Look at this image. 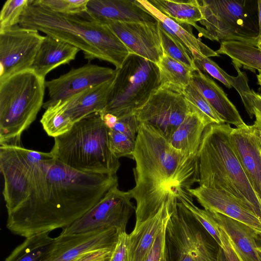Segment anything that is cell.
Masks as SVG:
<instances>
[{
    "label": "cell",
    "instance_id": "obj_1",
    "mask_svg": "<svg viewBox=\"0 0 261 261\" xmlns=\"http://www.w3.org/2000/svg\"><path fill=\"white\" fill-rule=\"evenodd\" d=\"M7 228L28 238L69 226L118 185L117 175L74 170L49 152L0 144Z\"/></svg>",
    "mask_w": 261,
    "mask_h": 261
},
{
    "label": "cell",
    "instance_id": "obj_2",
    "mask_svg": "<svg viewBox=\"0 0 261 261\" xmlns=\"http://www.w3.org/2000/svg\"><path fill=\"white\" fill-rule=\"evenodd\" d=\"M135 186L128 190L136 202L134 228L156 215L169 197L188 191L199 181L197 155L173 148L153 126L141 123L133 154Z\"/></svg>",
    "mask_w": 261,
    "mask_h": 261
},
{
    "label": "cell",
    "instance_id": "obj_3",
    "mask_svg": "<svg viewBox=\"0 0 261 261\" xmlns=\"http://www.w3.org/2000/svg\"><path fill=\"white\" fill-rule=\"evenodd\" d=\"M19 25L66 42L82 50L89 62L105 61L120 68L131 51L107 25L83 15L53 11L31 0Z\"/></svg>",
    "mask_w": 261,
    "mask_h": 261
},
{
    "label": "cell",
    "instance_id": "obj_4",
    "mask_svg": "<svg viewBox=\"0 0 261 261\" xmlns=\"http://www.w3.org/2000/svg\"><path fill=\"white\" fill-rule=\"evenodd\" d=\"M229 124H211L203 133L197 156L199 185L225 191L261 219V201L232 148Z\"/></svg>",
    "mask_w": 261,
    "mask_h": 261
},
{
    "label": "cell",
    "instance_id": "obj_5",
    "mask_svg": "<svg viewBox=\"0 0 261 261\" xmlns=\"http://www.w3.org/2000/svg\"><path fill=\"white\" fill-rule=\"evenodd\" d=\"M54 141L50 152L69 167L86 173L117 175L120 163L110 149L109 128L101 113L86 116Z\"/></svg>",
    "mask_w": 261,
    "mask_h": 261
},
{
    "label": "cell",
    "instance_id": "obj_6",
    "mask_svg": "<svg viewBox=\"0 0 261 261\" xmlns=\"http://www.w3.org/2000/svg\"><path fill=\"white\" fill-rule=\"evenodd\" d=\"M45 83L31 69L0 80V144L21 145L22 134L43 107Z\"/></svg>",
    "mask_w": 261,
    "mask_h": 261
},
{
    "label": "cell",
    "instance_id": "obj_7",
    "mask_svg": "<svg viewBox=\"0 0 261 261\" xmlns=\"http://www.w3.org/2000/svg\"><path fill=\"white\" fill-rule=\"evenodd\" d=\"M203 19L197 30L212 41H237L257 46V1H199Z\"/></svg>",
    "mask_w": 261,
    "mask_h": 261
},
{
    "label": "cell",
    "instance_id": "obj_8",
    "mask_svg": "<svg viewBox=\"0 0 261 261\" xmlns=\"http://www.w3.org/2000/svg\"><path fill=\"white\" fill-rule=\"evenodd\" d=\"M116 74L103 114L120 117L133 114L161 86L157 65L130 54Z\"/></svg>",
    "mask_w": 261,
    "mask_h": 261
},
{
    "label": "cell",
    "instance_id": "obj_9",
    "mask_svg": "<svg viewBox=\"0 0 261 261\" xmlns=\"http://www.w3.org/2000/svg\"><path fill=\"white\" fill-rule=\"evenodd\" d=\"M170 206L165 232L168 261H217L218 250L191 212L176 197Z\"/></svg>",
    "mask_w": 261,
    "mask_h": 261
},
{
    "label": "cell",
    "instance_id": "obj_10",
    "mask_svg": "<svg viewBox=\"0 0 261 261\" xmlns=\"http://www.w3.org/2000/svg\"><path fill=\"white\" fill-rule=\"evenodd\" d=\"M128 191H121L116 185L82 217L61 233H85L116 228L126 231L128 220L136 206Z\"/></svg>",
    "mask_w": 261,
    "mask_h": 261
},
{
    "label": "cell",
    "instance_id": "obj_11",
    "mask_svg": "<svg viewBox=\"0 0 261 261\" xmlns=\"http://www.w3.org/2000/svg\"><path fill=\"white\" fill-rule=\"evenodd\" d=\"M192 110L181 92L160 87L133 113L140 124L153 126L168 140Z\"/></svg>",
    "mask_w": 261,
    "mask_h": 261
},
{
    "label": "cell",
    "instance_id": "obj_12",
    "mask_svg": "<svg viewBox=\"0 0 261 261\" xmlns=\"http://www.w3.org/2000/svg\"><path fill=\"white\" fill-rule=\"evenodd\" d=\"M44 37L19 24L0 30V80L31 69Z\"/></svg>",
    "mask_w": 261,
    "mask_h": 261
},
{
    "label": "cell",
    "instance_id": "obj_13",
    "mask_svg": "<svg viewBox=\"0 0 261 261\" xmlns=\"http://www.w3.org/2000/svg\"><path fill=\"white\" fill-rule=\"evenodd\" d=\"M115 74V69L88 63L58 78L45 81L49 98L43 108L46 109L59 100H66L89 87L109 81Z\"/></svg>",
    "mask_w": 261,
    "mask_h": 261
},
{
    "label": "cell",
    "instance_id": "obj_14",
    "mask_svg": "<svg viewBox=\"0 0 261 261\" xmlns=\"http://www.w3.org/2000/svg\"><path fill=\"white\" fill-rule=\"evenodd\" d=\"M119 231L116 228L70 234L54 238L43 261H76L91 251L114 248Z\"/></svg>",
    "mask_w": 261,
    "mask_h": 261
},
{
    "label": "cell",
    "instance_id": "obj_15",
    "mask_svg": "<svg viewBox=\"0 0 261 261\" xmlns=\"http://www.w3.org/2000/svg\"><path fill=\"white\" fill-rule=\"evenodd\" d=\"M132 54L157 64L164 55L158 21L107 24Z\"/></svg>",
    "mask_w": 261,
    "mask_h": 261
},
{
    "label": "cell",
    "instance_id": "obj_16",
    "mask_svg": "<svg viewBox=\"0 0 261 261\" xmlns=\"http://www.w3.org/2000/svg\"><path fill=\"white\" fill-rule=\"evenodd\" d=\"M188 192L204 209L239 221L261 235V219L240 200L227 192L200 186L189 189Z\"/></svg>",
    "mask_w": 261,
    "mask_h": 261
},
{
    "label": "cell",
    "instance_id": "obj_17",
    "mask_svg": "<svg viewBox=\"0 0 261 261\" xmlns=\"http://www.w3.org/2000/svg\"><path fill=\"white\" fill-rule=\"evenodd\" d=\"M230 142L250 184L261 201V153L255 125L232 128Z\"/></svg>",
    "mask_w": 261,
    "mask_h": 261
},
{
    "label": "cell",
    "instance_id": "obj_18",
    "mask_svg": "<svg viewBox=\"0 0 261 261\" xmlns=\"http://www.w3.org/2000/svg\"><path fill=\"white\" fill-rule=\"evenodd\" d=\"M86 14L105 24L110 22L156 21L137 0H89Z\"/></svg>",
    "mask_w": 261,
    "mask_h": 261
},
{
    "label": "cell",
    "instance_id": "obj_19",
    "mask_svg": "<svg viewBox=\"0 0 261 261\" xmlns=\"http://www.w3.org/2000/svg\"><path fill=\"white\" fill-rule=\"evenodd\" d=\"M191 83L202 94L224 123L236 127L245 124L226 94L210 76L197 69L192 72Z\"/></svg>",
    "mask_w": 261,
    "mask_h": 261
},
{
    "label": "cell",
    "instance_id": "obj_20",
    "mask_svg": "<svg viewBox=\"0 0 261 261\" xmlns=\"http://www.w3.org/2000/svg\"><path fill=\"white\" fill-rule=\"evenodd\" d=\"M169 197L153 217L134 228L129 234L131 261H142L152 247L155 239L167 225L171 211Z\"/></svg>",
    "mask_w": 261,
    "mask_h": 261
},
{
    "label": "cell",
    "instance_id": "obj_21",
    "mask_svg": "<svg viewBox=\"0 0 261 261\" xmlns=\"http://www.w3.org/2000/svg\"><path fill=\"white\" fill-rule=\"evenodd\" d=\"M80 50L63 41L46 35L44 37L31 67L44 79L56 68L74 60Z\"/></svg>",
    "mask_w": 261,
    "mask_h": 261
},
{
    "label": "cell",
    "instance_id": "obj_22",
    "mask_svg": "<svg viewBox=\"0 0 261 261\" xmlns=\"http://www.w3.org/2000/svg\"><path fill=\"white\" fill-rule=\"evenodd\" d=\"M114 77L64 100L65 113L73 124L90 114L104 111Z\"/></svg>",
    "mask_w": 261,
    "mask_h": 261
},
{
    "label": "cell",
    "instance_id": "obj_23",
    "mask_svg": "<svg viewBox=\"0 0 261 261\" xmlns=\"http://www.w3.org/2000/svg\"><path fill=\"white\" fill-rule=\"evenodd\" d=\"M212 213L219 227L227 235L234 250L245 261H261L256 242L259 234L257 232L239 221L221 214Z\"/></svg>",
    "mask_w": 261,
    "mask_h": 261
},
{
    "label": "cell",
    "instance_id": "obj_24",
    "mask_svg": "<svg viewBox=\"0 0 261 261\" xmlns=\"http://www.w3.org/2000/svg\"><path fill=\"white\" fill-rule=\"evenodd\" d=\"M137 1L156 20L164 30L175 36L186 46L190 51L192 56L196 54L208 58L219 56L216 51L194 35L191 25L176 22L159 11L148 1Z\"/></svg>",
    "mask_w": 261,
    "mask_h": 261
},
{
    "label": "cell",
    "instance_id": "obj_25",
    "mask_svg": "<svg viewBox=\"0 0 261 261\" xmlns=\"http://www.w3.org/2000/svg\"><path fill=\"white\" fill-rule=\"evenodd\" d=\"M192 108V111L168 139L173 148L187 156L197 155L203 133L207 126Z\"/></svg>",
    "mask_w": 261,
    "mask_h": 261
},
{
    "label": "cell",
    "instance_id": "obj_26",
    "mask_svg": "<svg viewBox=\"0 0 261 261\" xmlns=\"http://www.w3.org/2000/svg\"><path fill=\"white\" fill-rule=\"evenodd\" d=\"M154 7L165 15L180 24L193 26L203 19L200 4L197 0H150Z\"/></svg>",
    "mask_w": 261,
    "mask_h": 261
},
{
    "label": "cell",
    "instance_id": "obj_27",
    "mask_svg": "<svg viewBox=\"0 0 261 261\" xmlns=\"http://www.w3.org/2000/svg\"><path fill=\"white\" fill-rule=\"evenodd\" d=\"M218 54L225 55L232 60V63L255 72L261 70V49L256 46L237 41H222Z\"/></svg>",
    "mask_w": 261,
    "mask_h": 261
},
{
    "label": "cell",
    "instance_id": "obj_28",
    "mask_svg": "<svg viewBox=\"0 0 261 261\" xmlns=\"http://www.w3.org/2000/svg\"><path fill=\"white\" fill-rule=\"evenodd\" d=\"M161 86L180 92L191 83L192 71L189 68L164 54L156 64Z\"/></svg>",
    "mask_w": 261,
    "mask_h": 261
},
{
    "label": "cell",
    "instance_id": "obj_29",
    "mask_svg": "<svg viewBox=\"0 0 261 261\" xmlns=\"http://www.w3.org/2000/svg\"><path fill=\"white\" fill-rule=\"evenodd\" d=\"M49 234L43 233L26 238L5 261H43L54 240Z\"/></svg>",
    "mask_w": 261,
    "mask_h": 261
},
{
    "label": "cell",
    "instance_id": "obj_30",
    "mask_svg": "<svg viewBox=\"0 0 261 261\" xmlns=\"http://www.w3.org/2000/svg\"><path fill=\"white\" fill-rule=\"evenodd\" d=\"M65 101L59 100L45 109L40 122L46 134L55 138L68 130L74 124L65 111Z\"/></svg>",
    "mask_w": 261,
    "mask_h": 261
},
{
    "label": "cell",
    "instance_id": "obj_31",
    "mask_svg": "<svg viewBox=\"0 0 261 261\" xmlns=\"http://www.w3.org/2000/svg\"><path fill=\"white\" fill-rule=\"evenodd\" d=\"M159 26L164 54L186 66L192 71H196L190 51L175 36Z\"/></svg>",
    "mask_w": 261,
    "mask_h": 261
},
{
    "label": "cell",
    "instance_id": "obj_32",
    "mask_svg": "<svg viewBox=\"0 0 261 261\" xmlns=\"http://www.w3.org/2000/svg\"><path fill=\"white\" fill-rule=\"evenodd\" d=\"M181 92L207 125L213 123H225L202 94L191 83L185 87Z\"/></svg>",
    "mask_w": 261,
    "mask_h": 261
},
{
    "label": "cell",
    "instance_id": "obj_33",
    "mask_svg": "<svg viewBox=\"0 0 261 261\" xmlns=\"http://www.w3.org/2000/svg\"><path fill=\"white\" fill-rule=\"evenodd\" d=\"M31 0H8L4 4L0 13V30L19 24L24 10Z\"/></svg>",
    "mask_w": 261,
    "mask_h": 261
},
{
    "label": "cell",
    "instance_id": "obj_34",
    "mask_svg": "<svg viewBox=\"0 0 261 261\" xmlns=\"http://www.w3.org/2000/svg\"><path fill=\"white\" fill-rule=\"evenodd\" d=\"M109 139L110 149L117 158L127 157L133 159L136 140L112 129H109Z\"/></svg>",
    "mask_w": 261,
    "mask_h": 261
},
{
    "label": "cell",
    "instance_id": "obj_35",
    "mask_svg": "<svg viewBox=\"0 0 261 261\" xmlns=\"http://www.w3.org/2000/svg\"><path fill=\"white\" fill-rule=\"evenodd\" d=\"M89 0H37L50 10L63 14L83 15Z\"/></svg>",
    "mask_w": 261,
    "mask_h": 261
},
{
    "label": "cell",
    "instance_id": "obj_36",
    "mask_svg": "<svg viewBox=\"0 0 261 261\" xmlns=\"http://www.w3.org/2000/svg\"><path fill=\"white\" fill-rule=\"evenodd\" d=\"M109 261H131L130 236L126 231H119Z\"/></svg>",
    "mask_w": 261,
    "mask_h": 261
},
{
    "label": "cell",
    "instance_id": "obj_37",
    "mask_svg": "<svg viewBox=\"0 0 261 261\" xmlns=\"http://www.w3.org/2000/svg\"><path fill=\"white\" fill-rule=\"evenodd\" d=\"M166 225L157 236L152 247L142 261H168L165 239Z\"/></svg>",
    "mask_w": 261,
    "mask_h": 261
},
{
    "label": "cell",
    "instance_id": "obj_38",
    "mask_svg": "<svg viewBox=\"0 0 261 261\" xmlns=\"http://www.w3.org/2000/svg\"><path fill=\"white\" fill-rule=\"evenodd\" d=\"M117 118L116 122L110 129L123 133L136 140L140 123L134 113Z\"/></svg>",
    "mask_w": 261,
    "mask_h": 261
},
{
    "label": "cell",
    "instance_id": "obj_39",
    "mask_svg": "<svg viewBox=\"0 0 261 261\" xmlns=\"http://www.w3.org/2000/svg\"><path fill=\"white\" fill-rule=\"evenodd\" d=\"M221 239L223 246L222 249L227 261H245L236 252L225 231L220 227Z\"/></svg>",
    "mask_w": 261,
    "mask_h": 261
},
{
    "label": "cell",
    "instance_id": "obj_40",
    "mask_svg": "<svg viewBox=\"0 0 261 261\" xmlns=\"http://www.w3.org/2000/svg\"><path fill=\"white\" fill-rule=\"evenodd\" d=\"M250 98L253 115L255 117L254 125L261 130V97L259 94L252 90Z\"/></svg>",
    "mask_w": 261,
    "mask_h": 261
},
{
    "label": "cell",
    "instance_id": "obj_41",
    "mask_svg": "<svg viewBox=\"0 0 261 261\" xmlns=\"http://www.w3.org/2000/svg\"><path fill=\"white\" fill-rule=\"evenodd\" d=\"M258 5V21L259 33L258 36V42L257 47L261 49V0L257 1Z\"/></svg>",
    "mask_w": 261,
    "mask_h": 261
},
{
    "label": "cell",
    "instance_id": "obj_42",
    "mask_svg": "<svg viewBox=\"0 0 261 261\" xmlns=\"http://www.w3.org/2000/svg\"><path fill=\"white\" fill-rule=\"evenodd\" d=\"M217 261H227L222 248L220 247L217 252Z\"/></svg>",
    "mask_w": 261,
    "mask_h": 261
},
{
    "label": "cell",
    "instance_id": "obj_43",
    "mask_svg": "<svg viewBox=\"0 0 261 261\" xmlns=\"http://www.w3.org/2000/svg\"><path fill=\"white\" fill-rule=\"evenodd\" d=\"M256 133H257V136H258V138L259 139V148H260V153H261V130H260L256 127Z\"/></svg>",
    "mask_w": 261,
    "mask_h": 261
},
{
    "label": "cell",
    "instance_id": "obj_44",
    "mask_svg": "<svg viewBox=\"0 0 261 261\" xmlns=\"http://www.w3.org/2000/svg\"><path fill=\"white\" fill-rule=\"evenodd\" d=\"M257 79V83L260 86L261 88V74H258L256 75ZM260 96L261 97V93L259 94Z\"/></svg>",
    "mask_w": 261,
    "mask_h": 261
},
{
    "label": "cell",
    "instance_id": "obj_45",
    "mask_svg": "<svg viewBox=\"0 0 261 261\" xmlns=\"http://www.w3.org/2000/svg\"><path fill=\"white\" fill-rule=\"evenodd\" d=\"M257 251L261 255V244H260V245H258L257 247Z\"/></svg>",
    "mask_w": 261,
    "mask_h": 261
},
{
    "label": "cell",
    "instance_id": "obj_46",
    "mask_svg": "<svg viewBox=\"0 0 261 261\" xmlns=\"http://www.w3.org/2000/svg\"><path fill=\"white\" fill-rule=\"evenodd\" d=\"M259 74H261V70H258Z\"/></svg>",
    "mask_w": 261,
    "mask_h": 261
}]
</instances>
